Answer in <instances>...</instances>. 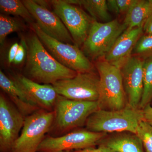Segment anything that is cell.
I'll list each match as a JSON object with an SVG mask.
<instances>
[{"instance_id": "cell-1", "label": "cell", "mask_w": 152, "mask_h": 152, "mask_svg": "<svg viewBox=\"0 0 152 152\" xmlns=\"http://www.w3.org/2000/svg\"><path fill=\"white\" fill-rule=\"evenodd\" d=\"M26 39L27 55L23 74L25 77L41 84L53 85L77 75V72L61 64L49 53L33 31Z\"/></svg>"}, {"instance_id": "cell-2", "label": "cell", "mask_w": 152, "mask_h": 152, "mask_svg": "<svg viewBox=\"0 0 152 152\" xmlns=\"http://www.w3.org/2000/svg\"><path fill=\"white\" fill-rule=\"evenodd\" d=\"M99 109L98 101L72 100L58 95L54 109V119L50 131V136L59 137L81 126L86 124L88 117Z\"/></svg>"}, {"instance_id": "cell-3", "label": "cell", "mask_w": 152, "mask_h": 152, "mask_svg": "<svg viewBox=\"0 0 152 152\" xmlns=\"http://www.w3.org/2000/svg\"><path fill=\"white\" fill-rule=\"evenodd\" d=\"M144 120L140 109H134L127 105L118 110L99 109L93 113L86 123L87 130L94 132H129L136 134L140 122Z\"/></svg>"}, {"instance_id": "cell-4", "label": "cell", "mask_w": 152, "mask_h": 152, "mask_svg": "<svg viewBox=\"0 0 152 152\" xmlns=\"http://www.w3.org/2000/svg\"><path fill=\"white\" fill-rule=\"evenodd\" d=\"M96 66L99 77L100 109L118 110L125 108L127 101L121 69L104 60L98 61Z\"/></svg>"}, {"instance_id": "cell-5", "label": "cell", "mask_w": 152, "mask_h": 152, "mask_svg": "<svg viewBox=\"0 0 152 152\" xmlns=\"http://www.w3.org/2000/svg\"><path fill=\"white\" fill-rule=\"evenodd\" d=\"M30 26L46 50L61 64L77 73L93 72L94 65L78 47L51 37L42 31L36 23Z\"/></svg>"}, {"instance_id": "cell-6", "label": "cell", "mask_w": 152, "mask_h": 152, "mask_svg": "<svg viewBox=\"0 0 152 152\" xmlns=\"http://www.w3.org/2000/svg\"><path fill=\"white\" fill-rule=\"evenodd\" d=\"M55 112L40 109L25 117L21 132L10 152H37L38 148L50 132Z\"/></svg>"}, {"instance_id": "cell-7", "label": "cell", "mask_w": 152, "mask_h": 152, "mask_svg": "<svg viewBox=\"0 0 152 152\" xmlns=\"http://www.w3.org/2000/svg\"><path fill=\"white\" fill-rule=\"evenodd\" d=\"M126 29L124 24L117 19L106 23L94 21L82 46V51L92 60L104 57Z\"/></svg>"}, {"instance_id": "cell-8", "label": "cell", "mask_w": 152, "mask_h": 152, "mask_svg": "<svg viewBox=\"0 0 152 152\" xmlns=\"http://www.w3.org/2000/svg\"><path fill=\"white\" fill-rule=\"evenodd\" d=\"M53 10L70 34L75 45L83 46L95 20L83 9L66 0L50 1Z\"/></svg>"}, {"instance_id": "cell-9", "label": "cell", "mask_w": 152, "mask_h": 152, "mask_svg": "<svg viewBox=\"0 0 152 152\" xmlns=\"http://www.w3.org/2000/svg\"><path fill=\"white\" fill-rule=\"evenodd\" d=\"M52 85L58 94L72 100L97 102L99 99V77L93 72L78 73Z\"/></svg>"}, {"instance_id": "cell-10", "label": "cell", "mask_w": 152, "mask_h": 152, "mask_svg": "<svg viewBox=\"0 0 152 152\" xmlns=\"http://www.w3.org/2000/svg\"><path fill=\"white\" fill-rule=\"evenodd\" d=\"M107 133L94 132L88 130L72 131L59 137H45L37 152H66L94 148Z\"/></svg>"}, {"instance_id": "cell-11", "label": "cell", "mask_w": 152, "mask_h": 152, "mask_svg": "<svg viewBox=\"0 0 152 152\" xmlns=\"http://www.w3.org/2000/svg\"><path fill=\"white\" fill-rule=\"evenodd\" d=\"M25 117L3 94L0 96V151L10 152L20 135Z\"/></svg>"}, {"instance_id": "cell-12", "label": "cell", "mask_w": 152, "mask_h": 152, "mask_svg": "<svg viewBox=\"0 0 152 152\" xmlns=\"http://www.w3.org/2000/svg\"><path fill=\"white\" fill-rule=\"evenodd\" d=\"M22 1L38 26L45 34L63 43L75 45L70 34L54 12L40 6L35 1L23 0Z\"/></svg>"}, {"instance_id": "cell-13", "label": "cell", "mask_w": 152, "mask_h": 152, "mask_svg": "<svg viewBox=\"0 0 152 152\" xmlns=\"http://www.w3.org/2000/svg\"><path fill=\"white\" fill-rule=\"evenodd\" d=\"M144 63L140 57H132L121 69L127 105L135 110L139 109L143 91Z\"/></svg>"}, {"instance_id": "cell-14", "label": "cell", "mask_w": 152, "mask_h": 152, "mask_svg": "<svg viewBox=\"0 0 152 152\" xmlns=\"http://www.w3.org/2000/svg\"><path fill=\"white\" fill-rule=\"evenodd\" d=\"M10 78L35 102L40 108L48 111H54L58 94L52 85L38 83L17 72L11 74Z\"/></svg>"}, {"instance_id": "cell-15", "label": "cell", "mask_w": 152, "mask_h": 152, "mask_svg": "<svg viewBox=\"0 0 152 152\" xmlns=\"http://www.w3.org/2000/svg\"><path fill=\"white\" fill-rule=\"evenodd\" d=\"M143 31V27L127 28L117 39L104 60L121 69L132 57L136 44Z\"/></svg>"}, {"instance_id": "cell-16", "label": "cell", "mask_w": 152, "mask_h": 152, "mask_svg": "<svg viewBox=\"0 0 152 152\" xmlns=\"http://www.w3.org/2000/svg\"><path fill=\"white\" fill-rule=\"evenodd\" d=\"M0 87L25 117L40 110L35 102L1 70L0 71Z\"/></svg>"}, {"instance_id": "cell-17", "label": "cell", "mask_w": 152, "mask_h": 152, "mask_svg": "<svg viewBox=\"0 0 152 152\" xmlns=\"http://www.w3.org/2000/svg\"><path fill=\"white\" fill-rule=\"evenodd\" d=\"M98 145L115 152H144L141 140L134 134H121L104 138Z\"/></svg>"}, {"instance_id": "cell-18", "label": "cell", "mask_w": 152, "mask_h": 152, "mask_svg": "<svg viewBox=\"0 0 152 152\" xmlns=\"http://www.w3.org/2000/svg\"><path fill=\"white\" fill-rule=\"evenodd\" d=\"M152 12V0H135L127 13L124 23L127 28H143Z\"/></svg>"}, {"instance_id": "cell-19", "label": "cell", "mask_w": 152, "mask_h": 152, "mask_svg": "<svg viewBox=\"0 0 152 152\" xmlns=\"http://www.w3.org/2000/svg\"><path fill=\"white\" fill-rule=\"evenodd\" d=\"M68 2L79 5L86 9L95 20L108 22L111 21L107 1L105 0H66Z\"/></svg>"}, {"instance_id": "cell-20", "label": "cell", "mask_w": 152, "mask_h": 152, "mask_svg": "<svg viewBox=\"0 0 152 152\" xmlns=\"http://www.w3.org/2000/svg\"><path fill=\"white\" fill-rule=\"evenodd\" d=\"M1 14L20 17L30 26L36 23L31 14L24 4L19 0H0Z\"/></svg>"}, {"instance_id": "cell-21", "label": "cell", "mask_w": 152, "mask_h": 152, "mask_svg": "<svg viewBox=\"0 0 152 152\" xmlns=\"http://www.w3.org/2000/svg\"><path fill=\"white\" fill-rule=\"evenodd\" d=\"M25 21L8 15H0V44L3 45L7 36L11 33L23 31L26 29Z\"/></svg>"}, {"instance_id": "cell-22", "label": "cell", "mask_w": 152, "mask_h": 152, "mask_svg": "<svg viewBox=\"0 0 152 152\" xmlns=\"http://www.w3.org/2000/svg\"><path fill=\"white\" fill-rule=\"evenodd\" d=\"M152 99V58L145 61L143 68V91L139 109L142 110Z\"/></svg>"}, {"instance_id": "cell-23", "label": "cell", "mask_w": 152, "mask_h": 152, "mask_svg": "<svg viewBox=\"0 0 152 152\" xmlns=\"http://www.w3.org/2000/svg\"><path fill=\"white\" fill-rule=\"evenodd\" d=\"M136 134L141 140L146 152H152V126L145 120L139 123Z\"/></svg>"}, {"instance_id": "cell-24", "label": "cell", "mask_w": 152, "mask_h": 152, "mask_svg": "<svg viewBox=\"0 0 152 152\" xmlns=\"http://www.w3.org/2000/svg\"><path fill=\"white\" fill-rule=\"evenodd\" d=\"M133 53L140 58H152V36L142 35L136 44Z\"/></svg>"}, {"instance_id": "cell-25", "label": "cell", "mask_w": 152, "mask_h": 152, "mask_svg": "<svg viewBox=\"0 0 152 152\" xmlns=\"http://www.w3.org/2000/svg\"><path fill=\"white\" fill-rule=\"evenodd\" d=\"M27 55V46L26 41L24 37H22L21 42L19 44L15 58L13 64L15 65H20L26 59Z\"/></svg>"}, {"instance_id": "cell-26", "label": "cell", "mask_w": 152, "mask_h": 152, "mask_svg": "<svg viewBox=\"0 0 152 152\" xmlns=\"http://www.w3.org/2000/svg\"><path fill=\"white\" fill-rule=\"evenodd\" d=\"M134 1L135 0H116L119 13L126 14Z\"/></svg>"}, {"instance_id": "cell-27", "label": "cell", "mask_w": 152, "mask_h": 152, "mask_svg": "<svg viewBox=\"0 0 152 152\" xmlns=\"http://www.w3.org/2000/svg\"><path fill=\"white\" fill-rule=\"evenodd\" d=\"M19 46V44L16 42L13 44L10 48L7 56L8 64L9 65L13 64L14 60L15 58Z\"/></svg>"}, {"instance_id": "cell-28", "label": "cell", "mask_w": 152, "mask_h": 152, "mask_svg": "<svg viewBox=\"0 0 152 152\" xmlns=\"http://www.w3.org/2000/svg\"><path fill=\"white\" fill-rule=\"evenodd\" d=\"M144 120L152 126V107L150 104H148L142 109Z\"/></svg>"}, {"instance_id": "cell-29", "label": "cell", "mask_w": 152, "mask_h": 152, "mask_svg": "<svg viewBox=\"0 0 152 152\" xmlns=\"http://www.w3.org/2000/svg\"><path fill=\"white\" fill-rule=\"evenodd\" d=\"M69 152H115L104 146H99L97 148H89L85 149L77 150Z\"/></svg>"}, {"instance_id": "cell-30", "label": "cell", "mask_w": 152, "mask_h": 152, "mask_svg": "<svg viewBox=\"0 0 152 152\" xmlns=\"http://www.w3.org/2000/svg\"><path fill=\"white\" fill-rule=\"evenodd\" d=\"M143 31L146 35L152 36V12L144 25Z\"/></svg>"}, {"instance_id": "cell-31", "label": "cell", "mask_w": 152, "mask_h": 152, "mask_svg": "<svg viewBox=\"0 0 152 152\" xmlns=\"http://www.w3.org/2000/svg\"><path fill=\"white\" fill-rule=\"evenodd\" d=\"M107 4L109 11H112L117 15L119 14L118 7H117L116 2V0L107 1Z\"/></svg>"}, {"instance_id": "cell-32", "label": "cell", "mask_w": 152, "mask_h": 152, "mask_svg": "<svg viewBox=\"0 0 152 152\" xmlns=\"http://www.w3.org/2000/svg\"></svg>"}]
</instances>
